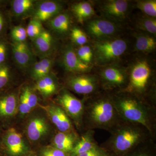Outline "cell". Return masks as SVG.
<instances>
[{
	"label": "cell",
	"instance_id": "d6986e66",
	"mask_svg": "<svg viewBox=\"0 0 156 156\" xmlns=\"http://www.w3.org/2000/svg\"><path fill=\"white\" fill-rule=\"evenodd\" d=\"M95 131L93 130H85L80 134V137L70 156H78L92 149L98 145L95 138Z\"/></svg>",
	"mask_w": 156,
	"mask_h": 156
},
{
	"label": "cell",
	"instance_id": "ba28073f",
	"mask_svg": "<svg viewBox=\"0 0 156 156\" xmlns=\"http://www.w3.org/2000/svg\"><path fill=\"white\" fill-rule=\"evenodd\" d=\"M54 102L59 105L66 113L79 134L83 131V99H79L66 88H61L57 94Z\"/></svg>",
	"mask_w": 156,
	"mask_h": 156
},
{
	"label": "cell",
	"instance_id": "f35d334b",
	"mask_svg": "<svg viewBox=\"0 0 156 156\" xmlns=\"http://www.w3.org/2000/svg\"><path fill=\"white\" fill-rule=\"evenodd\" d=\"M4 18L2 15L0 14V32L2 29L3 26H4Z\"/></svg>",
	"mask_w": 156,
	"mask_h": 156
},
{
	"label": "cell",
	"instance_id": "4fadbf2b",
	"mask_svg": "<svg viewBox=\"0 0 156 156\" xmlns=\"http://www.w3.org/2000/svg\"><path fill=\"white\" fill-rule=\"evenodd\" d=\"M98 7L103 17L119 23L128 16L131 3L126 0H108L101 2Z\"/></svg>",
	"mask_w": 156,
	"mask_h": 156
},
{
	"label": "cell",
	"instance_id": "ffe728a7",
	"mask_svg": "<svg viewBox=\"0 0 156 156\" xmlns=\"http://www.w3.org/2000/svg\"><path fill=\"white\" fill-rule=\"evenodd\" d=\"M61 89L56 77L50 74L37 80L34 88L45 98L57 94Z\"/></svg>",
	"mask_w": 156,
	"mask_h": 156
},
{
	"label": "cell",
	"instance_id": "9a60e30c",
	"mask_svg": "<svg viewBox=\"0 0 156 156\" xmlns=\"http://www.w3.org/2000/svg\"><path fill=\"white\" fill-rule=\"evenodd\" d=\"M62 5L58 2L47 1L42 2L36 5L34 10L33 19L40 22L49 20L61 13Z\"/></svg>",
	"mask_w": 156,
	"mask_h": 156
},
{
	"label": "cell",
	"instance_id": "44dd1931",
	"mask_svg": "<svg viewBox=\"0 0 156 156\" xmlns=\"http://www.w3.org/2000/svg\"><path fill=\"white\" fill-rule=\"evenodd\" d=\"M49 21L50 28L58 35L64 36L70 32L71 18L67 12H61Z\"/></svg>",
	"mask_w": 156,
	"mask_h": 156
},
{
	"label": "cell",
	"instance_id": "8fae6325",
	"mask_svg": "<svg viewBox=\"0 0 156 156\" xmlns=\"http://www.w3.org/2000/svg\"><path fill=\"white\" fill-rule=\"evenodd\" d=\"M85 29L87 36L94 41L117 37L122 29L119 23L105 17H92L86 22Z\"/></svg>",
	"mask_w": 156,
	"mask_h": 156
},
{
	"label": "cell",
	"instance_id": "484cf974",
	"mask_svg": "<svg viewBox=\"0 0 156 156\" xmlns=\"http://www.w3.org/2000/svg\"><path fill=\"white\" fill-rule=\"evenodd\" d=\"M35 3L33 0H14L12 4L13 13L17 17L25 18L33 14Z\"/></svg>",
	"mask_w": 156,
	"mask_h": 156
},
{
	"label": "cell",
	"instance_id": "ab89813d",
	"mask_svg": "<svg viewBox=\"0 0 156 156\" xmlns=\"http://www.w3.org/2000/svg\"><path fill=\"white\" fill-rule=\"evenodd\" d=\"M109 152V154L108 156H117L115 154L113 153L110 152Z\"/></svg>",
	"mask_w": 156,
	"mask_h": 156
},
{
	"label": "cell",
	"instance_id": "836d02e7",
	"mask_svg": "<svg viewBox=\"0 0 156 156\" xmlns=\"http://www.w3.org/2000/svg\"><path fill=\"white\" fill-rule=\"evenodd\" d=\"M44 30L41 22L33 19L29 23L26 29L27 37L33 40L40 35Z\"/></svg>",
	"mask_w": 156,
	"mask_h": 156
},
{
	"label": "cell",
	"instance_id": "d4e9b609",
	"mask_svg": "<svg viewBox=\"0 0 156 156\" xmlns=\"http://www.w3.org/2000/svg\"><path fill=\"white\" fill-rule=\"evenodd\" d=\"M53 64V59L49 58H42L40 61L35 62L32 65L31 77L37 81L50 74Z\"/></svg>",
	"mask_w": 156,
	"mask_h": 156
},
{
	"label": "cell",
	"instance_id": "b9f144b4",
	"mask_svg": "<svg viewBox=\"0 0 156 156\" xmlns=\"http://www.w3.org/2000/svg\"><path fill=\"white\" fill-rule=\"evenodd\" d=\"M1 137H0V156H1Z\"/></svg>",
	"mask_w": 156,
	"mask_h": 156
},
{
	"label": "cell",
	"instance_id": "603a6c76",
	"mask_svg": "<svg viewBox=\"0 0 156 156\" xmlns=\"http://www.w3.org/2000/svg\"><path fill=\"white\" fill-rule=\"evenodd\" d=\"M33 42L37 52L42 56H47L53 49V37L48 31H43L40 35L34 39Z\"/></svg>",
	"mask_w": 156,
	"mask_h": 156
},
{
	"label": "cell",
	"instance_id": "f1b7e54d",
	"mask_svg": "<svg viewBox=\"0 0 156 156\" xmlns=\"http://www.w3.org/2000/svg\"><path fill=\"white\" fill-rule=\"evenodd\" d=\"M135 5L144 15L148 17H156V1L155 0H144L137 1Z\"/></svg>",
	"mask_w": 156,
	"mask_h": 156
},
{
	"label": "cell",
	"instance_id": "2e32d148",
	"mask_svg": "<svg viewBox=\"0 0 156 156\" xmlns=\"http://www.w3.org/2000/svg\"><path fill=\"white\" fill-rule=\"evenodd\" d=\"M80 137L78 132H63L56 131L50 140V145L69 154L72 151Z\"/></svg>",
	"mask_w": 156,
	"mask_h": 156
},
{
	"label": "cell",
	"instance_id": "5bb4252c",
	"mask_svg": "<svg viewBox=\"0 0 156 156\" xmlns=\"http://www.w3.org/2000/svg\"><path fill=\"white\" fill-rule=\"evenodd\" d=\"M62 61L65 69L69 73H86L91 70V66L85 64L80 60L72 45L65 48Z\"/></svg>",
	"mask_w": 156,
	"mask_h": 156
},
{
	"label": "cell",
	"instance_id": "9c48e42d",
	"mask_svg": "<svg viewBox=\"0 0 156 156\" xmlns=\"http://www.w3.org/2000/svg\"><path fill=\"white\" fill-rule=\"evenodd\" d=\"M64 88L70 91L89 97L103 91L96 74L69 73L65 80Z\"/></svg>",
	"mask_w": 156,
	"mask_h": 156
},
{
	"label": "cell",
	"instance_id": "7a4b0ae2",
	"mask_svg": "<svg viewBox=\"0 0 156 156\" xmlns=\"http://www.w3.org/2000/svg\"><path fill=\"white\" fill-rule=\"evenodd\" d=\"M115 106L122 119L144 126L156 139V106L125 91L111 92Z\"/></svg>",
	"mask_w": 156,
	"mask_h": 156
},
{
	"label": "cell",
	"instance_id": "e575fe53",
	"mask_svg": "<svg viewBox=\"0 0 156 156\" xmlns=\"http://www.w3.org/2000/svg\"><path fill=\"white\" fill-rule=\"evenodd\" d=\"M11 37L14 42L23 43L27 38L26 29L21 26L14 27L11 32Z\"/></svg>",
	"mask_w": 156,
	"mask_h": 156
},
{
	"label": "cell",
	"instance_id": "cb8c5ba5",
	"mask_svg": "<svg viewBox=\"0 0 156 156\" xmlns=\"http://www.w3.org/2000/svg\"><path fill=\"white\" fill-rule=\"evenodd\" d=\"M135 48L139 52L149 53L155 50L156 41L154 36L147 33L136 34Z\"/></svg>",
	"mask_w": 156,
	"mask_h": 156
},
{
	"label": "cell",
	"instance_id": "7c38bea8",
	"mask_svg": "<svg viewBox=\"0 0 156 156\" xmlns=\"http://www.w3.org/2000/svg\"><path fill=\"white\" fill-rule=\"evenodd\" d=\"M44 110L56 131L63 132H78L72 121L61 107L55 102L46 105L39 104Z\"/></svg>",
	"mask_w": 156,
	"mask_h": 156
},
{
	"label": "cell",
	"instance_id": "5b68a950",
	"mask_svg": "<svg viewBox=\"0 0 156 156\" xmlns=\"http://www.w3.org/2000/svg\"><path fill=\"white\" fill-rule=\"evenodd\" d=\"M26 119L23 134L34 151L44 145V143L50 137L52 139L56 130L44 110L38 106Z\"/></svg>",
	"mask_w": 156,
	"mask_h": 156
},
{
	"label": "cell",
	"instance_id": "d590c367",
	"mask_svg": "<svg viewBox=\"0 0 156 156\" xmlns=\"http://www.w3.org/2000/svg\"><path fill=\"white\" fill-rule=\"evenodd\" d=\"M11 79L10 68L5 63L0 65V90L6 87Z\"/></svg>",
	"mask_w": 156,
	"mask_h": 156
},
{
	"label": "cell",
	"instance_id": "3957f363",
	"mask_svg": "<svg viewBox=\"0 0 156 156\" xmlns=\"http://www.w3.org/2000/svg\"><path fill=\"white\" fill-rule=\"evenodd\" d=\"M110 133L100 146L117 156H123L142 143L154 139L144 126L123 120Z\"/></svg>",
	"mask_w": 156,
	"mask_h": 156
},
{
	"label": "cell",
	"instance_id": "1f68e13d",
	"mask_svg": "<svg viewBox=\"0 0 156 156\" xmlns=\"http://www.w3.org/2000/svg\"><path fill=\"white\" fill-rule=\"evenodd\" d=\"M21 91L25 95L30 108L32 111L38 107V98L34 89L29 86H26L22 87Z\"/></svg>",
	"mask_w": 156,
	"mask_h": 156
},
{
	"label": "cell",
	"instance_id": "8d00e7d4",
	"mask_svg": "<svg viewBox=\"0 0 156 156\" xmlns=\"http://www.w3.org/2000/svg\"><path fill=\"white\" fill-rule=\"evenodd\" d=\"M109 154V152L98 144L90 150L78 156H108Z\"/></svg>",
	"mask_w": 156,
	"mask_h": 156
},
{
	"label": "cell",
	"instance_id": "4dcf8cb0",
	"mask_svg": "<svg viewBox=\"0 0 156 156\" xmlns=\"http://www.w3.org/2000/svg\"><path fill=\"white\" fill-rule=\"evenodd\" d=\"M77 55L82 62L90 66L94 59V54L92 47L88 45L80 46L75 50Z\"/></svg>",
	"mask_w": 156,
	"mask_h": 156
},
{
	"label": "cell",
	"instance_id": "ac0fdd59",
	"mask_svg": "<svg viewBox=\"0 0 156 156\" xmlns=\"http://www.w3.org/2000/svg\"><path fill=\"white\" fill-rule=\"evenodd\" d=\"M12 52L15 62L21 68H27L34 64L33 54L25 42H14L12 45Z\"/></svg>",
	"mask_w": 156,
	"mask_h": 156
},
{
	"label": "cell",
	"instance_id": "60d3db41",
	"mask_svg": "<svg viewBox=\"0 0 156 156\" xmlns=\"http://www.w3.org/2000/svg\"><path fill=\"white\" fill-rule=\"evenodd\" d=\"M27 156H37L36 154L35 153L34 151V152L32 153L31 154H30L29 155Z\"/></svg>",
	"mask_w": 156,
	"mask_h": 156
},
{
	"label": "cell",
	"instance_id": "83f0119b",
	"mask_svg": "<svg viewBox=\"0 0 156 156\" xmlns=\"http://www.w3.org/2000/svg\"><path fill=\"white\" fill-rule=\"evenodd\" d=\"M136 25L140 30L145 32L155 37L156 34V18L144 16L136 20Z\"/></svg>",
	"mask_w": 156,
	"mask_h": 156
},
{
	"label": "cell",
	"instance_id": "6da1fadb",
	"mask_svg": "<svg viewBox=\"0 0 156 156\" xmlns=\"http://www.w3.org/2000/svg\"><path fill=\"white\" fill-rule=\"evenodd\" d=\"M83 129H101L111 133L122 119L115 106L111 92L102 91L83 97Z\"/></svg>",
	"mask_w": 156,
	"mask_h": 156
},
{
	"label": "cell",
	"instance_id": "52a82bcc",
	"mask_svg": "<svg viewBox=\"0 0 156 156\" xmlns=\"http://www.w3.org/2000/svg\"><path fill=\"white\" fill-rule=\"evenodd\" d=\"M1 156H27L34 152L24 134L9 128L1 137Z\"/></svg>",
	"mask_w": 156,
	"mask_h": 156
},
{
	"label": "cell",
	"instance_id": "30bf717a",
	"mask_svg": "<svg viewBox=\"0 0 156 156\" xmlns=\"http://www.w3.org/2000/svg\"><path fill=\"white\" fill-rule=\"evenodd\" d=\"M96 75L103 91L109 92L123 91L128 85V69L120 66H106L101 69Z\"/></svg>",
	"mask_w": 156,
	"mask_h": 156
},
{
	"label": "cell",
	"instance_id": "8992f818",
	"mask_svg": "<svg viewBox=\"0 0 156 156\" xmlns=\"http://www.w3.org/2000/svg\"><path fill=\"white\" fill-rule=\"evenodd\" d=\"M94 59L96 64L105 66L119 59L128 47L127 41L119 37L93 41L92 46Z\"/></svg>",
	"mask_w": 156,
	"mask_h": 156
},
{
	"label": "cell",
	"instance_id": "f546056e",
	"mask_svg": "<svg viewBox=\"0 0 156 156\" xmlns=\"http://www.w3.org/2000/svg\"><path fill=\"white\" fill-rule=\"evenodd\" d=\"M34 151L37 156H70L69 154L59 150L50 144L39 147Z\"/></svg>",
	"mask_w": 156,
	"mask_h": 156
},
{
	"label": "cell",
	"instance_id": "4316f807",
	"mask_svg": "<svg viewBox=\"0 0 156 156\" xmlns=\"http://www.w3.org/2000/svg\"><path fill=\"white\" fill-rule=\"evenodd\" d=\"M156 140L151 138L142 143L123 156H156Z\"/></svg>",
	"mask_w": 156,
	"mask_h": 156
},
{
	"label": "cell",
	"instance_id": "d6a6232c",
	"mask_svg": "<svg viewBox=\"0 0 156 156\" xmlns=\"http://www.w3.org/2000/svg\"><path fill=\"white\" fill-rule=\"evenodd\" d=\"M70 36L74 43L77 45L81 46L86 45L88 42V36L86 33L78 27L71 28Z\"/></svg>",
	"mask_w": 156,
	"mask_h": 156
},
{
	"label": "cell",
	"instance_id": "7402d4cb",
	"mask_svg": "<svg viewBox=\"0 0 156 156\" xmlns=\"http://www.w3.org/2000/svg\"><path fill=\"white\" fill-rule=\"evenodd\" d=\"M72 11L77 20L81 23H83L94 17L95 11L92 4L89 2H79L73 4Z\"/></svg>",
	"mask_w": 156,
	"mask_h": 156
},
{
	"label": "cell",
	"instance_id": "277c9868",
	"mask_svg": "<svg viewBox=\"0 0 156 156\" xmlns=\"http://www.w3.org/2000/svg\"><path fill=\"white\" fill-rule=\"evenodd\" d=\"M128 70V85L123 91L134 94L156 106L155 79L147 60H137Z\"/></svg>",
	"mask_w": 156,
	"mask_h": 156
},
{
	"label": "cell",
	"instance_id": "e0dca14e",
	"mask_svg": "<svg viewBox=\"0 0 156 156\" xmlns=\"http://www.w3.org/2000/svg\"><path fill=\"white\" fill-rule=\"evenodd\" d=\"M18 96L16 92H10L0 97L1 120H11L18 115Z\"/></svg>",
	"mask_w": 156,
	"mask_h": 156
},
{
	"label": "cell",
	"instance_id": "74e56055",
	"mask_svg": "<svg viewBox=\"0 0 156 156\" xmlns=\"http://www.w3.org/2000/svg\"><path fill=\"white\" fill-rule=\"evenodd\" d=\"M7 48L5 44L3 42H0V65L3 64L6 56Z\"/></svg>",
	"mask_w": 156,
	"mask_h": 156
}]
</instances>
